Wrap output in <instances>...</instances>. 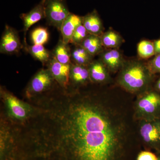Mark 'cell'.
Instances as JSON below:
<instances>
[{
    "label": "cell",
    "mask_w": 160,
    "mask_h": 160,
    "mask_svg": "<svg viewBox=\"0 0 160 160\" xmlns=\"http://www.w3.org/2000/svg\"><path fill=\"white\" fill-rule=\"evenodd\" d=\"M136 160H158V157L149 151H142L139 152Z\"/></svg>",
    "instance_id": "cell-26"
},
{
    "label": "cell",
    "mask_w": 160,
    "mask_h": 160,
    "mask_svg": "<svg viewBox=\"0 0 160 160\" xmlns=\"http://www.w3.org/2000/svg\"><path fill=\"white\" fill-rule=\"evenodd\" d=\"M49 34L47 28L38 27L32 31L30 39L33 45H44L48 42Z\"/></svg>",
    "instance_id": "cell-22"
},
{
    "label": "cell",
    "mask_w": 160,
    "mask_h": 160,
    "mask_svg": "<svg viewBox=\"0 0 160 160\" xmlns=\"http://www.w3.org/2000/svg\"><path fill=\"white\" fill-rule=\"evenodd\" d=\"M57 83L47 68L39 69L31 78L23 91L27 100L44 94L54 88Z\"/></svg>",
    "instance_id": "cell-5"
},
{
    "label": "cell",
    "mask_w": 160,
    "mask_h": 160,
    "mask_svg": "<svg viewBox=\"0 0 160 160\" xmlns=\"http://www.w3.org/2000/svg\"><path fill=\"white\" fill-rule=\"evenodd\" d=\"M99 56L109 71L112 72L119 71L126 61L118 49H104Z\"/></svg>",
    "instance_id": "cell-14"
},
{
    "label": "cell",
    "mask_w": 160,
    "mask_h": 160,
    "mask_svg": "<svg viewBox=\"0 0 160 160\" xmlns=\"http://www.w3.org/2000/svg\"><path fill=\"white\" fill-rule=\"evenodd\" d=\"M69 45L64 42L62 38L60 39L52 51V56L59 62L65 65L71 64V48Z\"/></svg>",
    "instance_id": "cell-19"
},
{
    "label": "cell",
    "mask_w": 160,
    "mask_h": 160,
    "mask_svg": "<svg viewBox=\"0 0 160 160\" xmlns=\"http://www.w3.org/2000/svg\"><path fill=\"white\" fill-rule=\"evenodd\" d=\"M82 24L89 34L101 36L104 33L102 22L96 9L83 17Z\"/></svg>",
    "instance_id": "cell-16"
},
{
    "label": "cell",
    "mask_w": 160,
    "mask_h": 160,
    "mask_svg": "<svg viewBox=\"0 0 160 160\" xmlns=\"http://www.w3.org/2000/svg\"><path fill=\"white\" fill-rule=\"evenodd\" d=\"M119 71L118 82L126 91L133 93L147 91L153 74L147 65L138 60H126Z\"/></svg>",
    "instance_id": "cell-2"
},
{
    "label": "cell",
    "mask_w": 160,
    "mask_h": 160,
    "mask_svg": "<svg viewBox=\"0 0 160 160\" xmlns=\"http://www.w3.org/2000/svg\"><path fill=\"white\" fill-rule=\"evenodd\" d=\"M152 74L160 72V55H157L147 64Z\"/></svg>",
    "instance_id": "cell-25"
},
{
    "label": "cell",
    "mask_w": 160,
    "mask_h": 160,
    "mask_svg": "<svg viewBox=\"0 0 160 160\" xmlns=\"http://www.w3.org/2000/svg\"><path fill=\"white\" fill-rule=\"evenodd\" d=\"M93 58L94 57L80 45H73L71 48V60L72 64L88 66Z\"/></svg>",
    "instance_id": "cell-18"
},
{
    "label": "cell",
    "mask_w": 160,
    "mask_h": 160,
    "mask_svg": "<svg viewBox=\"0 0 160 160\" xmlns=\"http://www.w3.org/2000/svg\"><path fill=\"white\" fill-rule=\"evenodd\" d=\"M87 87L57 85L35 98L22 133L31 160H134V113L125 99Z\"/></svg>",
    "instance_id": "cell-1"
},
{
    "label": "cell",
    "mask_w": 160,
    "mask_h": 160,
    "mask_svg": "<svg viewBox=\"0 0 160 160\" xmlns=\"http://www.w3.org/2000/svg\"><path fill=\"white\" fill-rule=\"evenodd\" d=\"M71 64H62L58 62L53 56L46 65L47 69L58 85L63 89H68L69 85V72Z\"/></svg>",
    "instance_id": "cell-11"
},
{
    "label": "cell",
    "mask_w": 160,
    "mask_h": 160,
    "mask_svg": "<svg viewBox=\"0 0 160 160\" xmlns=\"http://www.w3.org/2000/svg\"><path fill=\"white\" fill-rule=\"evenodd\" d=\"M160 109V95L153 91L145 92L137 100L134 118L141 120H154Z\"/></svg>",
    "instance_id": "cell-6"
},
{
    "label": "cell",
    "mask_w": 160,
    "mask_h": 160,
    "mask_svg": "<svg viewBox=\"0 0 160 160\" xmlns=\"http://www.w3.org/2000/svg\"><path fill=\"white\" fill-rule=\"evenodd\" d=\"M24 49L35 59L39 61L43 66H46L52 57V52L46 49L44 45H24Z\"/></svg>",
    "instance_id": "cell-17"
},
{
    "label": "cell",
    "mask_w": 160,
    "mask_h": 160,
    "mask_svg": "<svg viewBox=\"0 0 160 160\" xmlns=\"http://www.w3.org/2000/svg\"><path fill=\"white\" fill-rule=\"evenodd\" d=\"M140 121V134L144 145L160 152V122L154 119Z\"/></svg>",
    "instance_id": "cell-8"
},
{
    "label": "cell",
    "mask_w": 160,
    "mask_h": 160,
    "mask_svg": "<svg viewBox=\"0 0 160 160\" xmlns=\"http://www.w3.org/2000/svg\"><path fill=\"white\" fill-rule=\"evenodd\" d=\"M0 160H21L19 129L0 114Z\"/></svg>",
    "instance_id": "cell-4"
},
{
    "label": "cell",
    "mask_w": 160,
    "mask_h": 160,
    "mask_svg": "<svg viewBox=\"0 0 160 160\" xmlns=\"http://www.w3.org/2000/svg\"><path fill=\"white\" fill-rule=\"evenodd\" d=\"M83 17L70 12L63 22L60 32L64 42L71 43L72 38L77 28L82 24Z\"/></svg>",
    "instance_id": "cell-15"
},
{
    "label": "cell",
    "mask_w": 160,
    "mask_h": 160,
    "mask_svg": "<svg viewBox=\"0 0 160 160\" xmlns=\"http://www.w3.org/2000/svg\"><path fill=\"white\" fill-rule=\"evenodd\" d=\"M70 13L66 0H46L45 19L49 26L60 31L62 24Z\"/></svg>",
    "instance_id": "cell-7"
},
{
    "label": "cell",
    "mask_w": 160,
    "mask_h": 160,
    "mask_svg": "<svg viewBox=\"0 0 160 160\" xmlns=\"http://www.w3.org/2000/svg\"><path fill=\"white\" fill-rule=\"evenodd\" d=\"M0 98L2 102L1 113L14 125H25L35 113L34 106L20 99L5 86H0Z\"/></svg>",
    "instance_id": "cell-3"
},
{
    "label": "cell",
    "mask_w": 160,
    "mask_h": 160,
    "mask_svg": "<svg viewBox=\"0 0 160 160\" xmlns=\"http://www.w3.org/2000/svg\"><path fill=\"white\" fill-rule=\"evenodd\" d=\"M101 37L103 46L107 49H118L124 42L122 37L112 29L104 32Z\"/></svg>",
    "instance_id": "cell-21"
},
{
    "label": "cell",
    "mask_w": 160,
    "mask_h": 160,
    "mask_svg": "<svg viewBox=\"0 0 160 160\" xmlns=\"http://www.w3.org/2000/svg\"><path fill=\"white\" fill-rule=\"evenodd\" d=\"M157 88L160 91V78L158 81L157 84Z\"/></svg>",
    "instance_id": "cell-28"
},
{
    "label": "cell",
    "mask_w": 160,
    "mask_h": 160,
    "mask_svg": "<svg viewBox=\"0 0 160 160\" xmlns=\"http://www.w3.org/2000/svg\"><path fill=\"white\" fill-rule=\"evenodd\" d=\"M89 83H91L88 66L71 63L68 89L78 90L87 87Z\"/></svg>",
    "instance_id": "cell-10"
},
{
    "label": "cell",
    "mask_w": 160,
    "mask_h": 160,
    "mask_svg": "<svg viewBox=\"0 0 160 160\" xmlns=\"http://www.w3.org/2000/svg\"><path fill=\"white\" fill-rule=\"evenodd\" d=\"M24 45L21 42L18 32L14 28L6 25L0 42V52L2 54H16Z\"/></svg>",
    "instance_id": "cell-9"
},
{
    "label": "cell",
    "mask_w": 160,
    "mask_h": 160,
    "mask_svg": "<svg viewBox=\"0 0 160 160\" xmlns=\"http://www.w3.org/2000/svg\"><path fill=\"white\" fill-rule=\"evenodd\" d=\"M46 0H41L39 3L34 6L32 9L27 13L20 14V18L22 21L23 32H24V45L27 43L26 41V35L27 32L32 26L45 18V3Z\"/></svg>",
    "instance_id": "cell-12"
},
{
    "label": "cell",
    "mask_w": 160,
    "mask_h": 160,
    "mask_svg": "<svg viewBox=\"0 0 160 160\" xmlns=\"http://www.w3.org/2000/svg\"><path fill=\"white\" fill-rule=\"evenodd\" d=\"M138 54L140 58L147 59L155 55L154 43L147 40H143L138 45Z\"/></svg>",
    "instance_id": "cell-23"
},
{
    "label": "cell",
    "mask_w": 160,
    "mask_h": 160,
    "mask_svg": "<svg viewBox=\"0 0 160 160\" xmlns=\"http://www.w3.org/2000/svg\"><path fill=\"white\" fill-rule=\"evenodd\" d=\"M91 83L97 85H103L110 82L109 70L102 61L93 60L88 66Z\"/></svg>",
    "instance_id": "cell-13"
},
{
    "label": "cell",
    "mask_w": 160,
    "mask_h": 160,
    "mask_svg": "<svg viewBox=\"0 0 160 160\" xmlns=\"http://www.w3.org/2000/svg\"><path fill=\"white\" fill-rule=\"evenodd\" d=\"M89 34L83 24L80 25L73 33L72 38L71 44L73 45H81Z\"/></svg>",
    "instance_id": "cell-24"
},
{
    "label": "cell",
    "mask_w": 160,
    "mask_h": 160,
    "mask_svg": "<svg viewBox=\"0 0 160 160\" xmlns=\"http://www.w3.org/2000/svg\"><path fill=\"white\" fill-rule=\"evenodd\" d=\"M158 160H160V154L159 155V156L158 157Z\"/></svg>",
    "instance_id": "cell-29"
},
{
    "label": "cell",
    "mask_w": 160,
    "mask_h": 160,
    "mask_svg": "<svg viewBox=\"0 0 160 160\" xmlns=\"http://www.w3.org/2000/svg\"><path fill=\"white\" fill-rule=\"evenodd\" d=\"M80 45L94 57L104 49L101 36L89 34Z\"/></svg>",
    "instance_id": "cell-20"
},
{
    "label": "cell",
    "mask_w": 160,
    "mask_h": 160,
    "mask_svg": "<svg viewBox=\"0 0 160 160\" xmlns=\"http://www.w3.org/2000/svg\"><path fill=\"white\" fill-rule=\"evenodd\" d=\"M153 43H154L156 55H160V39L156 40Z\"/></svg>",
    "instance_id": "cell-27"
}]
</instances>
